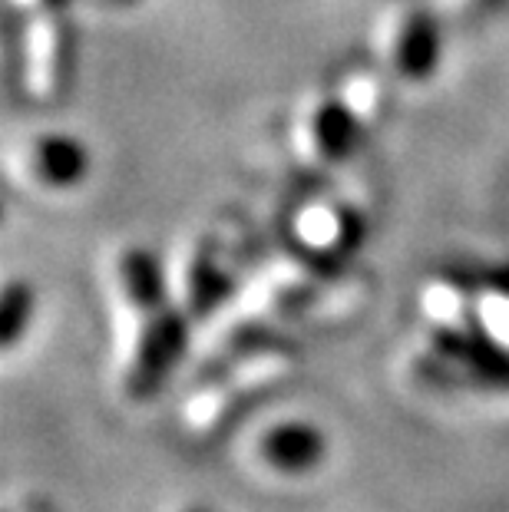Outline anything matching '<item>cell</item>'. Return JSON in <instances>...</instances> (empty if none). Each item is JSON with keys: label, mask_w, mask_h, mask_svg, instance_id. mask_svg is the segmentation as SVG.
I'll use <instances>...</instances> for the list:
<instances>
[{"label": "cell", "mask_w": 509, "mask_h": 512, "mask_svg": "<svg viewBox=\"0 0 509 512\" xmlns=\"http://www.w3.org/2000/svg\"><path fill=\"white\" fill-rule=\"evenodd\" d=\"M324 456V437L308 423H278L258 440V460L272 473H311Z\"/></svg>", "instance_id": "1"}, {"label": "cell", "mask_w": 509, "mask_h": 512, "mask_svg": "<svg viewBox=\"0 0 509 512\" xmlns=\"http://www.w3.org/2000/svg\"><path fill=\"white\" fill-rule=\"evenodd\" d=\"M40 159H43V166H47V176L53 179H70L73 172H77V149L67 146V143H60V139H50V143H43L40 149Z\"/></svg>", "instance_id": "2"}, {"label": "cell", "mask_w": 509, "mask_h": 512, "mask_svg": "<svg viewBox=\"0 0 509 512\" xmlns=\"http://www.w3.org/2000/svg\"><path fill=\"white\" fill-rule=\"evenodd\" d=\"M182 512H209V509H202V506H189V509H182Z\"/></svg>", "instance_id": "3"}]
</instances>
